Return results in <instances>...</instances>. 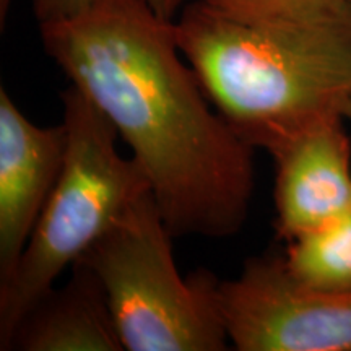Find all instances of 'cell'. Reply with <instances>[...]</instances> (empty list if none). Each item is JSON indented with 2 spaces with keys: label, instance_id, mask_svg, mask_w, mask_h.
<instances>
[{
  "label": "cell",
  "instance_id": "14",
  "mask_svg": "<svg viewBox=\"0 0 351 351\" xmlns=\"http://www.w3.org/2000/svg\"><path fill=\"white\" fill-rule=\"evenodd\" d=\"M345 117H346V119H350V121H351V99H350V103H348V108H346Z\"/></svg>",
  "mask_w": 351,
  "mask_h": 351
},
{
  "label": "cell",
  "instance_id": "7",
  "mask_svg": "<svg viewBox=\"0 0 351 351\" xmlns=\"http://www.w3.org/2000/svg\"><path fill=\"white\" fill-rule=\"evenodd\" d=\"M341 121L314 127L274 155L276 230L287 243L351 212L350 143Z\"/></svg>",
  "mask_w": 351,
  "mask_h": 351
},
{
  "label": "cell",
  "instance_id": "11",
  "mask_svg": "<svg viewBox=\"0 0 351 351\" xmlns=\"http://www.w3.org/2000/svg\"><path fill=\"white\" fill-rule=\"evenodd\" d=\"M93 3V0H33L34 16L41 23L75 16Z\"/></svg>",
  "mask_w": 351,
  "mask_h": 351
},
{
  "label": "cell",
  "instance_id": "4",
  "mask_svg": "<svg viewBox=\"0 0 351 351\" xmlns=\"http://www.w3.org/2000/svg\"><path fill=\"white\" fill-rule=\"evenodd\" d=\"M173 238L148 191L78 261L98 276L125 351H225L218 280L204 270L184 278Z\"/></svg>",
  "mask_w": 351,
  "mask_h": 351
},
{
  "label": "cell",
  "instance_id": "13",
  "mask_svg": "<svg viewBox=\"0 0 351 351\" xmlns=\"http://www.w3.org/2000/svg\"><path fill=\"white\" fill-rule=\"evenodd\" d=\"M12 5V0H0V21H5V16L8 15V8Z\"/></svg>",
  "mask_w": 351,
  "mask_h": 351
},
{
  "label": "cell",
  "instance_id": "12",
  "mask_svg": "<svg viewBox=\"0 0 351 351\" xmlns=\"http://www.w3.org/2000/svg\"><path fill=\"white\" fill-rule=\"evenodd\" d=\"M150 5V8L161 19L174 21L178 15L181 13L184 7L187 5L191 0H145Z\"/></svg>",
  "mask_w": 351,
  "mask_h": 351
},
{
  "label": "cell",
  "instance_id": "1",
  "mask_svg": "<svg viewBox=\"0 0 351 351\" xmlns=\"http://www.w3.org/2000/svg\"><path fill=\"white\" fill-rule=\"evenodd\" d=\"M39 28L46 54L130 148L174 238L243 230L256 184L254 148L212 109L174 21L145 0H93Z\"/></svg>",
  "mask_w": 351,
  "mask_h": 351
},
{
  "label": "cell",
  "instance_id": "8",
  "mask_svg": "<svg viewBox=\"0 0 351 351\" xmlns=\"http://www.w3.org/2000/svg\"><path fill=\"white\" fill-rule=\"evenodd\" d=\"M70 270L25 315L8 350L124 351L98 276L80 261Z\"/></svg>",
  "mask_w": 351,
  "mask_h": 351
},
{
  "label": "cell",
  "instance_id": "2",
  "mask_svg": "<svg viewBox=\"0 0 351 351\" xmlns=\"http://www.w3.org/2000/svg\"><path fill=\"white\" fill-rule=\"evenodd\" d=\"M174 32L210 103L254 150L274 156L314 127L345 119L351 10L244 21L191 0Z\"/></svg>",
  "mask_w": 351,
  "mask_h": 351
},
{
  "label": "cell",
  "instance_id": "9",
  "mask_svg": "<svg viewBox=\"0 0 351 351\" xmlns=\"http://www.w3.org/2000/svg\"><path fill=\"white\" fill-rule=\"evenodd\" d=\"M285 265L298 282L322 291H351V212L288 243Z\"/></svg>",
  "mask_w": 351,
  "mask_h": 351
},
{
  "label": "cell",
  "instance_id": "5",
  "mask_svg": "<svg viewBox=\"0 0 351 351\" xmlns=\"http://www.w3.org/2000/svg\"><path fill=\"white\" fill-rule=\"evenodd\" d=\"M217 300L230 345L238 351H351V291L298 282L283 258L252 257Z\"/></svg>",
  "mask_w": 351,
  "mask_h": 351
},
{
  "label": "cell",
  "instance_id": "3",
  "mask_svg": "<svg viewBox=\"0 0 351 351\" xmlns=\"http://www.w3.org/2000/svg\"><path fill=\"white\" fill-rule=\"evenodd\" d=\"M67 150L54 191L15 270L0 285V350L57 278L137 197L152 191L134 158L117 150L116 129L77 86L62 91Z\"/></svg>",
  "mask_w": 351,
  "mask_h": 351
},
{
  "label": "cell",
  "instance_id": "10",
  "mask_svg": "<svg viewBox=\"0 0 351 351\" xmlns=\"http://www.w3.org/2000/svg\"><path fill=\"white\" fill-rule=\"evenodd\" d=\"M208 7L244 21H274L333 15L351 10V0H202Z\"/></svg>",
  "mask_w": 351,
  "mask_h": 351
},
{
  "label": "cell",
  "instance_id": "6",
  "mask_svg": "<svg viewBox=\"0 0 351 351\" xmlns=\"http://www.w3.org/2000/svg\"><path fill=\"white\" fill-rule=\"evenodd\" d=\"M67 129L34 124L0 88V285L15 270L64 168Z\"/></svg>",
  "mask_w": 351,
  "mask_h": 351
}]
</instances>
